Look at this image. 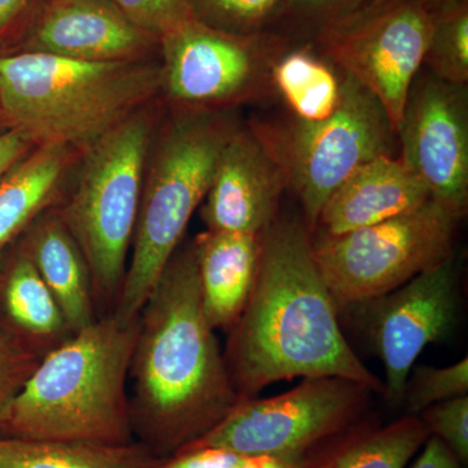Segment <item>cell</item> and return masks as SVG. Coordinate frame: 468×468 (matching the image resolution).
Returning a JSON list of instances; mask_svg holds the SVG:
<instances>
[{"label": "cell", "instance_id": "1", "mask_svg": "<svg viewBox=\"0 0 468 468\" xmlns=\"http://www.w3.org/2000/svg\"><path fill=\"white\" fill-rule=\"evenodd\" d=\"M229 332L224 359L242 399L297 378H341L384 394L345 338L300 218H277L261 233L254 284Z\"/></svg>", "mask_w": 468, "mask_h": 468}, {"label": "cell", "instance_id": "2", "mask_svg": "<svg viewBox=\"0 0 468 468\" xmlns=\"http://www.w3.org/2000/svg\"><path fill=\"white\" fill-rule=\"evenodd\" d=\"M214 331L192 243L176 250L147 298L129 369L135 441L159 460L201 439L245 399Z\"/></svg>", "mask_w": 468, "mask_h": 468}, {"label": "cell", "instance_id": "3", "mask_svg": "<svg viewBox=\"0 0 468 468\" xmlns=\"http://www.w3.org/2000/svg\"><path fill=\"white\" fill-rule=\"evenodd\" d=\"M138 320L110 314L39 360L0 430L7 436L122 446L135 442L128 380Z\"/></svg>", "mask_w": 468, "mask_h": 468}, {"label": "cell", "instance_id": "4", "mask_svg": "<svg viewBox=\"0 0 468 468\" xmlns=\"http://www.w3.org/2000/svg\"><path fill=\"white\" fill-rule=\"evenodd\" d=\"M163 85L162 67L84 61L27 51L0 58V106L42 144H90L133 115Z\"/></svg>", "mask_w": 468, "mask_h": 468}, {"label": "cell", "instance_id": "5", "mask_svg": "<svg viewBox=\"0 0 468 468\" xmlns=\"http://www.w3.org/2000/svg\"><path fill=\"white\" fill-rule=\"evenodd\" d=\"M230 133L221 120L198 112L176 120L160 141L141 196L131 263L112 311L122 324L140 318L194 211L207 196Z\"/></svg>", "mask_w": 468, "mask_h": 468}, {"label": "cell", "instance_id": "6", "mask_svg": "<svg viewBox=\"0 0 468 468\" xmlns=\"http://www.w3.org/2000/svg\"><path fill=\"white\" fill-rule=\"evenodd\" d=\"M149 144V120L137 112L89 144L75 193L60 212L88 261L95 302L115 306L122 291Z\"/></svg>", "mask_w": 468, "mask_h": 468}, {"label": "cell", "instance_id": "7", "mask_svg": "<svg viewBox=\"0 0 468 468\" xmlns=\"http://www.w3.org/2000/svg\"><path fill=\"white\" fill-rule=\"evenodd\" d=\"M254 131L282 168L286 187L300 199L310 233L331 194L360 165L393 155L397 137L383 104L346 73L340 104L328 119H292Z\"/></svg>", "mask_w": 468, "mask_h": 468}, {"label": "cell", "instance_id": "8", "mask_svg": "<svg viewBox=\"0 0 468 468\" xmlns=\"http://www.w3.org/2000/svg\"><path fill=\"white\" fill-rule=\"evenodd\" d=\"M460 220L430 198L375 226L338 236L311 234L314 257L337 307L365 303L452 257Z\"/></svg>", "mask_w": 468, "mask_h": 468}, {"label": "cell", "instance_id": "9", "mask_svg": "<svg viewBox=\"0 0 468 468\" xmlns=\"http://www.w3.org/2000/svg\"><path fill=\"white\" fill-rule=\"evenodd\" d=\"M432 21L420 0H367L319 27L326 60L378 98L396 132Z\"/></svg>", "mask_w": 468, "mask_h": 468}, {"label": "cell", "instance_id": "10", "mask_svg": "<svg viewBox=\"0 0 468 468\" xmlns=\"http://www.w3.org/2000/svg\"><path fill=\"white\" fill-rule=\"evenodd\" d=\"M371 393L341 378H303L279 396L242 399L217 427L178 452L223 448L242 457H303L347 430Z\"/></svg>", "mask_w": 468, "mask_h": 468}, {"label": "cell", "instance_id": "11", "mask_svg": "<svg viewBox=\"0 0 468 468\" xmlns=\"http://www.w3.org/2000/svg\"><path fill=\"white\" fill-rule=\"evenodd\" d=\"M163 85L176 101L194 106L255 95L271 84L282 54L266 34L239 36L193 20L163 37Z\"/></svg>", "mask_w": 468, "mask_h": 468}, {"label": "cell", "instance_id": "12", "mask_svg": "<svg viewBox=\"0 0 468 468\" xmlns=\"http://www.w3.org/2000/svg\"><path fill=\"white\" fill-rule=\"evenodd\" d=\"M399 158L433 199L463 218L468 206L466 86L415 77L396 132Z\"/></svg>", "mask_w": 468, "mask_h": 468}, {"label": "cell", "instance_id": "13", "mask_svg": "<svg viewBox=\"0 0 468 468\" xmlns=\"http://www.w3.org/2000/svg\"><path fill=\"white\" fill-rule=\"evenodd\" d=\"M367 306V331L385 368L384 396L402 406L406 381L427 345L451 334L457 315V270L452 257L415 276Z\"/></svg>", "mask_w": 468, "mask_h": 468}, {"label": "cell", "instance_id": "14", "mask_svg": "<svg viewBox=\"0 0 468 468\" xmlns=\"http://www.w3.org/2000/svg\"><path fill=\"white\" fill-rule=\"evenodd\" d=\"M284 175L257 132L232 131L218 155L202 218L208 230L261 234L277 218Z\"/></svg>", "mask_w": 468, "mask_h": 468}, {"label": "cell", "instance_id": "15", "mask_svg": "<svg viewBox=\"0 0 468 468\" xmlns=\"http://www.w3.org/2000/svg\"><path fill=\"white\" fill-rule=\"evenodd\" d=\"M150 36L112 2L57 0L34 29L29 51L84 61L126 60L143 50Z\"/></svg>", "mask_w": 468, "mask_h": 468}, {"label": "cell", "instance_id": "16", "mask_svg": "<svg viewBox=\"0 0 468 468\" xmlns=\"http://www.w3.org/2000/svg\"><path fill=\"white\" fill-rule=\"evenodd\" d=\"M430 199L424 184L402 162L381 155L356 168L329 197L311 234L338 236L383 223Z\"/></svg>", "mask_w": 468, "mask_h": 468}, {"label": "cell", "instance_id": "17", "mask_svg": "<svg viewBox=\"0 0 468 468\" xmlns=\"http://www.w3.org/2000/svg\"><path fill=\"white\" fill-rule=\"evenodd\" d=\"M261 234L207 230L193 242L203 311L214 329L229 331L257 275Z\"/></svg>", "mask_w": 468, "mask_h": 468}, {"label": "cell", "instance_id": "18", "mask_svg": "<svg viewBox=\"0 0 468 468\" xmlns=\"http://www.w3.org/2000/svg\"><path fill=\"white\" fill-rule=\"evenodd\" d=\"M23 251L50 289L73 335L98 319L88 261L60 212L33 224Z\"/></svg>", "mask_w": 468, "mask_h": 468}, {"label": "cell", "instance_id": "19", "mask_svg": "<svg viewBox=\"0 0 468 468\" xmlns=\"http://www.w3.org/2000/svg\"><path fill=\"white\" fill-rule=\"evenodd\" d=\"M66 149L42 144L0 177V250L50 201L66 167Z\"/></svg>", "mask_w": 468, "mask_h": 468}, {"label": "cell", "instance_id": "20", "mask_svg": "<svg viewBox=\"0 0 468 468\" xmlns=\"http://www.w3.org/2000/svg\"><path fill=\"white\" fill-rule=\"evenodd\" d=\"M143 443L107 446L0 436V468H155Z\"/></svg>", "mask_w": 468, "mask_h": 468}, {"label": "cell", "instance_id": "21", "mask_svg": "<svg viewBox=\"0 0 468 468\" xmlns=\"http://www.w3.org/2000/svg\"><path fill=\"white\" fill-rule=\"evenodd\" d=\"M2 303L12 325L38 343L46 354L73 335L50 289L24 251L12 261L3 280Z\"/></svg>", "mask_w": 468, "mask_h": 468}, {"label": "cell", "instance_id": "22", "mask_svg": "<svg viewBox=\"0 0 468 468\" xmlns=\"http://www.w3.org/2000/svg\"><path fill=\"white\" fill-rule=\"evenodd\" d=\"M271 85L300 122H318L337 110L343 73L309 48L280 55L271 68Z\"/></svg>", "mask_w": 468, "mask_h": 468}, {"label": "cell", "instance_id": "23", "mask_svg": "<svg viewBox=\"0 0 468 468\" xmlns=\"http://www.w3.org/2000/svg\"><path fill=\"white\" fill-rule=\"evenodd\" d=\"M428 437L420 418L408 415L350 436L319 457L309 455L304 468H405Z\"/></svg>", "mask_w": 468, "mask_h": 468}, {"label": "cell", "instance_id": "24", "mask_svg": "<svg viewBox=\"0 0 468 468\" xmlns=\"http://www.w3.org/2000/svg\"><path fill=\"white\" fill-rule=\"evenodd\" d=\"M424 63L437 79L466 86L468 81V5L432 17Z\"/></svg>", "mask_w": 468, "mask_h": 468}, {"label": "cell", "instance_id": "25", "mask_svg": "<svg viewBox=\"0 0 468 468\" xmlns=\"http://www.w3.org/2000/svg\"><path fill=\"white\" fill-rule=\"evenodd\" d=\"M468 396V359L448 367L414 366L406 381L402 406L410 415H419L436 403Z\"/></svg>", "mask_w": 468, "mask_h": 468}, {"label": "cell", "instance_id": "26", "mask_svg": "<svg viewBox=\"0 0 468 468\" xmlns=\"http://www.w3.org/2000/svg\"><path fill=\"white\" fill-rule=\"evenodd\" d=\"M282 3V0H192L197 20L239 36L257 34Z\"/></svg>", "mask_w": 468, "mask_h": 468}, {"label": "cell", "instance_id": "27", "mask_svg": "<svg viewBox=\"0 0 468 468\" xmlns=\"http://www.w3.org/2000/svg\"><path fill=\"white\" fill-rule=\"evenodd\" d=\"M112 3L135 27L160 38L197 20L192 0H112Z\"/></svg>", "mask_w": 468, "mask_h": 468}, {"label": "cell", "instance_id": "28", "mask_svg": "<svg viewBox=\"0 0 468 468\" xmlns=\"http://www.w3.org/2000/svg\"><path fill=\"white\" fill-rule=\"evenodd\" d=\"M430 436L441 440L455 457L468 460V396L436 403L417 415Z\"/></svg>", "mask_w": 468, "mask_h": 468}, {"label": "cell", "instance_id": "29", "mask_svg": "<svg viewBox=\"0 0 468 468\" xmlns=\"http://www.w3.org/2000/svg\"><path fill=\"white\" fill-rule=\"evenodd\" d=\"M39 360L34 351L14 343L0 329V427Z\"/></svg>", "mask_w": 468, "mask_h": 468}, {"label": "cell", "instance_id": "30", "mask_svg": "<svg viewBox=\"0 0 468 468\" xmlns=\"http://www.w3.org/2000/svg\"><path fill=\"white\" fill-rule=\"evenodd\" d=\"M366 2L367 0H282L279 9L288 16L313 21L320 27Z\"/></svg>", "mask_w": 468, "mask_h": 468}, {"label": "cell", "instance_id": "31", "mask_svg": "<svg viewBox=\"0 0 468 468\" xmlns=\"http://www.w3.org/2000/svg\"><path fill=\"white\" fill-rule=\"evenodd\" d=\"M246 458L223 448H198L160 460L155 468H239Z\"/></svg>", "mask_w": 468, "mask_h": 468}, {"label": "cell", "instance_id": "32", "mask_svg": "<svg viewBox=\"0 0 468 468\" xmlns=\"http://www.w3.org/2000/svg\"><path fill=\"white\" fill-rule=\"evenodd\" d=\"M33 141L18 129L0 133V177L26 156Z\"/></svg>", "mask_w": 468, "mask_h": 468}, {"label": "cell", "instance_id": "33", "mask_svg": "<svg viewBox=\"0 0 468 468\" xmlns=\"http://www.w3.org/2000/svg\"><path fill=\"white\" fill-rule=\"evenodd\" d=\"M412 468H462V462L441 440L430 436L424 442L423 452Z\"/></svg>", "mask_w": 468, "mask_h": 468}, {"label": "cell", "instance_id": "34", "mask_svg": "<svg viewBox=\"0 0 468 468\" xmlns=\"http://www.w3.org/2000/svg\"><path fill=\"white\" fill-rule=\"evenodd\" d=\"M309 454L303 457H279V455H255L248 457L239 468H304Z\"/></svg>", "mask_w": 468, "mask_h": 468}, {"label": "cell", "instance_id": "35", "mask_svg": "<svg viewBox=\"0 0 468 468\" xmlns=\"http://www.w3.org/2000/svg\"><path fill=\"white\" fill-rule=\"evenodd\" d=\"M420 3L432 17L451 14L468 5V0H420Z\"/></svg>", "mask_w": 468, "mask_h": 468}, {"label": "cell", "instance_id": "36", "mask_svg": "<svg viewBox=\"0 0 468 468\" xmlns=\"http://www.w3.org/2000/svg\"><path fill=\"white\" fill-rule=\"evenodd\" d=\"M29 0H0V33L23 12Z\"/></svg>", "mask_w": 468, "mask_h": 468}]
</instances>
